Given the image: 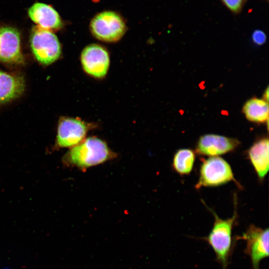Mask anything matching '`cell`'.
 <instances>
[{
    "label": "cell",
    "instance_id": "4fadbf2b",
    "mask_svg": "<svg viewBox=\"0 0 269 269\" xmlns=\"http://www.w3.org/2000/svg\"><path fill=\"white\" fill-rule=\"evenodd\" d=\"M248 155L259 178L263 179L269 166L268 138L263 137L254 142L248 151Z\"/></svg>",
    "mask_w": 269,
    "mask_h": 269
},
{
    "label": "cell",
    "instance_id": "d6986e66",
    "mask_svg": "<svg viewBox=\"0 0 269 269\" xmlns=\"http://www.w3.org/2000/svg\"><path fill=\"white\" fill-rule=\"evenodd\" d=\"M267 0V1H268V0Z\"/></svg>",
    "mask_w": 269,
    "mask_h": 269
},
{
    "label": "cell",
    "instance_id": "9c48e42d",
    "mask_svg": "<svg viewBox=\"0 0 269 269\" xmlns=\"http://www.w3.org/2000/svg\"><path fill=\"white\" fill-rule=\"evenodd\" d=\"M0 61L17 64L24 61L20 35L13 27L0 26Z\"/></svg>",
    "mask_w": 269,
    "mask_h": 269
},
{
    "label": "cell",
    "instance_id": "6da1fadb",
    "mask_svg": "<svg viewBox=\"0 0 269 269\" xmlns=\"http://www.w3.org/2000/svg\"><path fill=\"white\" fill-rule=\"evenodd\" d=\"M117 156L107 143L96 136L86 138L78 144L70 148L62 158L67 166L82 170L102 164Z\"/></svg>",
    "mask_w": 269,
    "mask_h": 269
},
{
    "label": "cell",
    "instance_id": "52a82bcc",
    "mask_svg": "<svg viewBox=\"0 0 269 269\" xmlns=\"http://www.w3.org/2000/svg\"><path fill=\"white\" fill-rule=\"evenodd\" d=\"M269 228L251 225L245 233L237 238L246 241L245 254L250 257L253 269H260L261 261L269 257Z\"/></svg>",
    "mask_w": 269,
    "mask_h": 269
},
{
    "label": "cell",
    "instance_id": "7a4b0ae2",
    "mask_svg": "<svg viewBox=\"0 0 269 269\" xmlns=\"http://www.w3.org/2000/svg\"><path fill=\"white\" fill-rule=\"evenodd\" d=\"M214 217L213 227L208 236L202 238L212 248L221 269H227L233 252V229L237 216L236 211L231 218L222 219L211 210Z\"/></svg>",
    "mask_w": 269,
    "mask_h": 269
},
{
    "label": "cell",
    "instance_id": "e0dca14e",
    "mask_svg": "<svg viewBox=\"0 0 269 269\" xmlns=\"http://www.w3.org/2000/svg\"><path fill=\"white\" fill-rule=\"evenodd\" d=\"M252 38L256 44L261 45L266 42L267 36L264 31L261 30L257 29L253 32Z\"/></svg>",
    "mask_w": 269,
    "mask_h": 269
},
{
    "label": "cell",
    "instance_id": "9a60e30c",
    "mask_svg": "<svg viewBox=\"0 0 269 269\" xmlns=\"http://www.w3.org/2000/svg\"><path fill=\"white\" fill-rule=\"evenodd\" d=\"M195 158V153L190 149L178 150L173 157V169L181 175L189 174L193 168Z\"/></svg>",
    "mask_w": 269,
    "mask_h": 269
},
{
    "label": "cell",
    "instance_id": "2e32d148",
    "mask_svg": "<svg viewBox=\"0 0 269 269\" xmlns=\"http://www.w3.org/2000/svg\"><path fill=\"white\" fill-rule=\"evenodd\" d=\"M221 1L228 9L235 14H238L241 12L244 3V0H221Z\"/></svg>",
    "mask_w": 269,
    "mask_h": 269
},
{
    "label": "cell",
    "instance_id": "8992f818",
    "mask_svg": "<svg viewBox=\"0 0 269 269\" xmlns=\"http://www.w3.org/2000/svg\"><path fill=\"white\" fill-rule=\"evenodd\" d=\"M232 180L235 179L229 164L221 157L212 156L202 162L195 187L217 186Z\"/></svg>",
    "mask_w": 269,
    "mask_h": 269
},
{
    "label": "cell",
    "instance_id": "ba28073f",
    "mask_svg": "<svg viewBox=\"0 0 269 269\" xmlns=\"http://www.w3.org/2000/svg\"><path fill=\"white\" fill-rule=\"evenodd\" d=\"M80 59L83 70L89 76L102 79L107 75L110 59L104 47L96 43L87 45L82 50Z\"/></svg>",
    "mask_w": 269,
    "mask_h": 269
},
{
    "label": "cell",
    "instance_id": "ac0fdd59",
    "mask_svg": "<svg viewBox=\"0 0 269 269\" xmlns=\"http://www.w3.org/2000/svg\"><path fill=\"white\" fill-rule=\"evenodd\" d=\"M8 269V268H6V269Z\"/></svg>",
    "mask_w": 269,
    "mask_h": 269
},
{
    "label": "cell",
    "instance_id": "5b68a950",
    "mask_svg": "<svg viewBox=\"0 0 269 269\" xmlns=\"http://www.w3.org/2000/svg\"><path fill=\"white\" fill-rule=\"evenodd\" d=\"M97 126L94 123L85 122L79 118L61 117L55 145L57 148H71L84 140L88 133Z\"/></svg>",
    "mask_w": 269,
    "mask_h": 269
},
{
    "label": "cell",
    "instance_id": "7c38bea8",
    "mask_svg": "<svg viewBox=\"0 0 269 269\" xmlns=\"http://www.w3.org/2000/svg\"><path fill=\"white\" fill-rule=\"evenodd\" d=\"M25 87L23 77L0 70V104L10 102L20 96Z\"/></svg>",
    "mask_w": 269,
    "mask_h": 269
},
{
    "label": "cell",
    "instance_id": "277c9868",
    "mask_svg": "<svg viewBox=\"0 0 269 269\" xmlns=\"http://www.w3.org/2000/svg\"><path fill=\"white\" fill-rule=\"evenodd\" d=\"M30 46L36 60L43 65L56 61L61 54V47L57 36L52 30L36 26L30 35Z\"/></svg>",
    "mask_w": 269,
    "mask_h": 269
},
{
    "label": "cell",
    "instance_id": "3957f363",
    "mask_svg": "<svg viewBox=\"0 0 269 269\" xmlns=\"http://www.w3.org/2000/svg\"><path fill=\"white\" fill-rule=\"evenodd\" d=\"M90 29L97 39L106 42H115L124 36L127 26L124 18L117 12L104 11L92 18Z\"/></svg>",
    "mask_w": 269,
    "mask_h": 269
},
{
    "label": "cell",
    "instance_id": "8fae6325",
    "mask_svg": "<svg viewBox=\"0 0 269 269\" xmlns=\"http://www.w3.org/2000/svg\"><path fill=\"white\" fill-rule=\"evenodd\" d=\"M30 18L38 26L52 30H58L62 28L63 23L57 11L51 5L35 2L28 10Z\"/></svg>",
    "mask_w": 269,
    "mask_h": 269
},
{
    "label": "cell",
    "instance_id": "5bb4252c",
    "mask_svg": "<svg viewBox=\"0 0 269 269\" xmlns=\"http://www.w3.org/2000/svg\"><path fill=\"white\" fill-rule=\"evenodd\" d=\"M243 112L250 122L263 123L268 122L269 106L268 101L257 98H252L246 102Z\"/></svg>",
    "mask_w": 269,
    "mask_h": 269
},
{
    "label": "cell",
    "instance_id": "30bf717a",
    "mask_svg": "<svg viewBox=\"0 0 269 269\" xmlns=\"http://www.w3.org/2000/svg\"><path fill=\"white\" fill-rule=\"evenodd\" d=\"M240 143V141L234 138L207 134L198 139L196 151L202 155L217 156L233 151Z\"/></svg>",
    "mask_w": 269,
    "mask_h": 269
}]
</instances>
